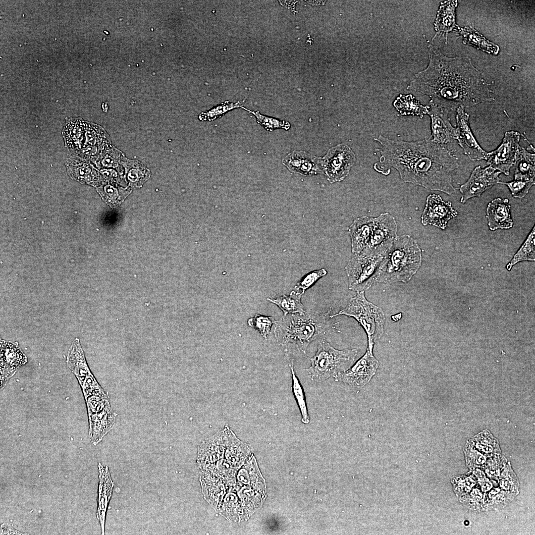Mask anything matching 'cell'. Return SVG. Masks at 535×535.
<instances>
[{"instance_id":"cell-1","label":"cell","mask_w":535,"mask_h":535,"mask_svg":"<svg viewBox=\"0 0 535 535\" xmlns=\"http://www.w3.org/2000/svg\"><path fill=\"white\" fill-rule=\"evenodd\" d=\"M429 63L407 89L428 96L448 111L494 101L490 85L467 56L449 57L429 44Z\"/></svg>"},{"instance_id":"cell-2","label":"cell","mask_w":535,"mask_h":535,"mask_svg":"<svg viewBox=\"0 0 535 535\" xmlns=\"http://www.w3.org/2000/svg\"><path fill=\"white\" fill-rule=\"evenodd\" d=\"M374 140L380 145V163L396 169L404 182L449 195L455 192L452 173L459 167L458 159L445 146L430 139L407 142L379 135Z\"/></svg>"},{"instance_id":"cell-3","label":"cell","mask_w":535,"mask_h":535,"mask_svg":"<svg viewBox=\"0 0 535 535\" xmlns=\"http://www.w3.org/2000/svg\"><path fill=\"white\" fill-rule=\"evenodd\" d=\"M325 314L306 312L288 314L276 321L274 334L277 342L285 349L292 344L300 353L306 354L309 344L325 340L337 330V323Z\"/></svg>"},{"instance_id":"cell-4","label":"cell","mask_w":535,"mask_h":535,"mask_svg":"<svg viewBox=\"0 0 535 535\" xmlns=\"http://www.w3.org/2000/svg\"><path fill=\"white\" fill-rule=\"evenodd\" d=\"M422 259L416 239L407 234L397 236L384 256L376 282H408L420 268Z\"/></svg>"},{"instance_id":"cell-5","label":"cell","mask_w":535,"mask_h":535,"mask_svg":"<svg viewBox=\"0 0 535 535\" xmlns=\"http://www.w3.org/2000/svg\"><path fill=\"white\" fill-rule=\"evenodd\" d=\"M357 354L356 349L338 350L325 340H321L316 353L310 358V366L304 370L316 382H322L331 377L334 378L353 365Z\"/></svg>"},{"instance_id":"cell-6","label":"cell","mask_w":535,"mask_h":535,"mask_svg":"<svg viewBox=\"0 0 535 535\" xmlns=\"http://www.w3.org/2000/svg\"><path fill=\"white\" fill-rule=\"evenodd\" d=\"M340 315L352 317L360 324L367 334V349L373 352L375 342L384 333L385 317L382 309L369 301L364 291H358L344 309L330 317Z\"/></svg>"},{"instance_id":"cell-7","label":"cell","mask_w":535,"mask_h":535,"mask_svg":"<svg viewBox=\"0 0 535 535\" xmlns=\"http://www.w3.org/2000/svg\"><path fill=\"white\" fill-rule=\"evenodd\" d=\"M384 255L367 251L353 253L345 267L349 289L356 292L364 291L376 282Z\"/></svg>"},{"instance_id":"cell-8","label":"cell","mask_w":535,"mask_h":535,"mask_svg":"<svg viewBox=\"0 0 535 535\" xmlns=\"http://www.w3.org/2000/svg\"><path fill=\"white\" fill-rule=\"evenodd\" d=\"M66 363L76 375L85 399L92 395L106 394L90 372L80 340L77 338L73 340L69 349Z\"/></svg>"},{"instance_id":"cell-9","label":"cell","mask_w":535,"mask_h":535,"mask_svg":"<svg viewBox=\"0 0 535 535\" xmlns=\"http://www.w3.org/2000/svg\"><path fill=\"white\" fill-rule=\"evenodd\" d=\"M322 160L323 172L328 181L333 183L348 176L355 162L356 156L347 145L340 144L330 148Z\"/></svg>"},{"instance_id":"cell-10","label":"cell","mask_w":535,"mask_h":535,"mask_svg":"<svg viewBox=\"0 0 535 535\" xmlns=\"http://www.w3.org/2000/svg\"><path fill=\"white\" fill-rule=\"evenodd\" d=\"M397 222L394 217L389 213H382L373 217L371 238L364 250L385 254L397 236Z\"/></svg>"},{"instance_id":"cell-11","label":"cell","mask_w":535,"mask_h":535,"mask_svg":"<svg viewBox=\"0 0 535 535\" xmlns=\"http://www.w3.org/2000/svg\"><path fill=\"white\" fill-rule=\"evenodd\" d=\"M520 140V134L518 132L513 130L506 132L498 147L489 153L486 164L509 175L510 169L515 162Z\"/></svg>"},{"instance_id":"cell-12","label":"cell","mask_w":535,"mask_h":535,"mask_svg":"<svg viewBox=\"0 0 535 535\" xmlns=\"http://www.w3.org/2000/svg\"><path fill=\"white\" fill-rule=\"evenodd\" d=\"M500 173L489 165L484 168L476 166L469 179L459 188L462 194L460 202L463 204L470 199L480 197L484 192L498 184Z\"/></svg>"},{"instance_id":"cell-13","label":"cell","mask_w":535,"mask_h":535,"mask_svg":"<svg viewBox=\"0 0 535 535\" xmlns=\"http://www.w3.org/2000/svg\"><path fill=\"white\" fill-rule=\"evenodd\" d=\"M379 366L373 353L367 349L365 354L345 372L334 378L350 386L362 387L375 374Z\"/></svg>"},{"instance_id":"cell-14","label":"cell","mask_w":535,"mask_h":535,"mask_svg":"<svg viewBox=\"0 0 535 535\" xmlns=\"http://www.w3.org/2000/svg\"><path fill=\"white\" fill-rule=\"evenodd\" d=\"M456 111L457 127L456 139L463 149L464 154L473 161L487 160L489 153L483 150L474 137L469 124V114L465 111L463 107L457 108Z\"/></svg>"},{"instance_id":"cell-15","label":"cell","mask_w":535,"mask_h":535,"mask_svg":"<svg viewBox=\"0 0 535 535\" xmlns=\"http://www.w3.org/2000/svg\"><path fill=\"white\" fill-rule=\"evenodd\" d=\"M458 214L450 202H445L439 195L430 194L427 198L421 222L424 225H431L444 230L449 220Z\"/></svg>"},{"instance_id":"cell-16","label":"cell","mask_w":535,"mask_h":535,"mask_svg":"<svg viewBox=\"0 0 535 535\" xmlns=\"http://www.w3.org/2000/svg\"><path fill=\"white\" fill-rule=\"evenodd\" d=\"M65 165L70 178L81 183L97 187L105 181L99 170L89 160L69 155L66 159Z\"/></svg>"},{"instance_id":"cell-17","label":"cell","mask_w":535,"mask_h":535,"mask_svg":"<svg viewBox=\"0 0 535 535\" xmlns=\"http://www.w3.org/2000/svg\"><path fill=\"white\" fill-rule=\"evenodd\" d=\"M428 105V114L431 119V140L445 146L456 139L457 129L450 123L449 111L437 106L430 101Z\"/></svg>"},{"instance_id":"cell-18","label":"cell","mask_w":535,"mask_h":535,"mask_svg":"<svg viewBox=\"0 0 535 535\" xmlns=\"http://www.w3.org/2000/svg\"><path fill=\"white\" fill-rule=\"evenodd\" d=\"M27 358L17 344L11 342L0 341V388L17 371L27 363Z\"/></svg>"},{"instance_id":"cell-19","label":"cell","mask_w":535,"mask_h":535,"mask_svg":"<svg viewBox=\"0 0 535 535\" xmlns=\"http://www.w3.org/2000/svg\"><path fill=\"white\" fill-rule=\"evenodd\" d=\"M283 164L291 172L304 176L323 173L322 160L303 151H293L282 159Z\"/></svg>"},{"instance_id":"cell-20","label":"cell","mask_w":535,"mask_h":535,"mask_svg":"<svg viewBox=\"0 0 535 535\" xmlns=\"http://www.w3.org/2000/svg\"><path fill=\"white\" fill-rule=\"evenodd\" d=\"M98 471L99 485L96 516L101 526L102 534L104 535L106 513L112 496L114 483L107 466L104 467L101 463H99Z\"/></svg>"},{"instance_id":"cell-21","label":"cell","mask_w":535,"mask_h":535,"mask_svg":"<svg viewBox=\"0 0 535 535\" xmlns=\"http://www.w3.org/2000/svg\"><path fill=\"white\" fill-rule=\"evenodd\" d=\"M486 217L490 230L508 229L512 227L511 205L508 199L496 198L489 202L486 210Z\"/></svg>"},{"instance_id":"cell-22","label":"cell","mask_w":535,"mask_h":535,"mask_svg":"<svg viewBox=\"0 0 535 535\" xmlns=\"http://www.w3.org/2000/svg\"><path fill=\"white\" fill-rule=\"evenodd\" d=\"M116 415L111 409L110 404L99 412L88 415L89 437L94 445L101 442L112 428Z\"/></svg>"},{"instance_id":"cell-23","label":"cell","mask_w":535,"mask_h":535,"mask_svg":"<svg viewBox=\"0 0 535 535\" xmlns=\"http://www.w3.org/2000/svg\"><path fill=\"white\" fill-rule=\"evenodd\" d=\"M86 129V121L81 117L66 119L61 134L69 155H76L83 147Z\"/></svg>"},{"instance_id":"cell-24","label":"cell","mask_w":535,"mask_h":535,"mask_svg":"<svg viewBox=\"0 0 535 535\" xmlns=\"http://www.w3.org/2000/svg\"><path fill=\"white\" fill-rule=\"evenodd\" d=\"M373 226V217L362 216L354 220L348 228L352 252L359 253L368 246Z\"/></svg>"},{"instance_id":"cell-25","label":"cell","mask_w":535,"mask_h":535,"mask_svg":"<svg viewBox=\"0 0 535 535\" xmlns=\"http://www.w3.org/2000/svg\"><path fill=\"white\" fill-rule=\"evenodd\" d=\"M457 4V0H449L440 3L434 23L436 31L434 37L437 35H445L447 39L449 32L458 28L455 22V9Z\"/></svg>"},{"instance_id":"cell-26","label":"cell","mask_w":535,"mask_h":535,"mask_svg":"<svg viewBox=\"0 0 535 535\" xmlns=\"http://www.w3.org/2000/svg\"><path fill=\"white\" fill-rule=\"evenodd\" d=\"M120 164L125 170L129 185L132 188H140L150 178V170L139 160L128 159L124 155Z\"/></svg>"},{"instance_id":"cell-27","label":"cell","mask_w":535,"mask_h":535,"mask_svg":"<svg viewBox=\"0 0 535 535\" xmlns=\"http://www.w3.org/2000/svg\"><path fill=\"white\" fill-rule=\"evenodd\" d=\"M535 153L520 146L515 162L514 179L528 181L535 179Z\"/></svg>"},{"instance_id":"cell-28","label":"cell","mask_w":535,"mask_h":535,"mask_svg":"<svg viewBox=\"0 0 535 535\" xmlns=\"http://www.w3.org/2000/svg\"><path fill=\"white\" fill-rule=\"evenodd\" d=\"M458 33L466 44L473 46L478 50L493 54H498L499 48L494 43L489 41L473 28L465 27L458 28Z\"/></svg>"},{"instance_id":"cell-29","label":"cell","mask_w":535,"mask_h":535,"mask_svg":"<svg viewBox=\"0 0 535 535\" xmlns=\"http://www.w3.org/2000/svg\"><path fill=\"white\" fill-rule=\"evenodd\" d=\"M118 149L111 144L103 149L92 161L96 167L102 169H117L123 170L120 161L124 155Z\"/></svg>"},{"instance_id":"cell-30","label":"cell","mask_w":535,"mask_h":535,"mask_svg":"<svg viewBox=\"0 0 535 535\" xmlns=\"http://www.w3.org/2000/svg\"><path fill=\"white\" fill-rule=\"evenodd\" d=\"M396 110L403 115H417L423 118L428 114L429 106H424L411 94H400L393 103Z\"/></svg>"},{"instance_id":"cell-31","label":"cell","mask_w":535,"mask_h":535,"mask_svg":"<svg viewBox=\"0 0 535 535\" xmlns=\"http://www.w3.org/2000/svg\"><path fill=\"white\" fill-rule=\"evenodd\" d=\"M302 295L292 290L289 295L282 294L275 298H268L267 300L275 304L282 311L283 316L288 314H303L305 311L301 302Z\"/></svg>"},{"instance_id":"cell-32","label":"cell","mask_w":535,"mask_h":535,"mask_svg":"<svg viewBox=\"0 0 535 535\" xmlns=\"http://www.w3.org/2000/svg\"><path fill=\"white\" fill-rule=\"evenodd\" d=\"M111 144L109 135L102 126L86 121L85 140L84 146L97 147L101 151Z\"/></svg>"},{"instance_id":"cell-33","label":"cell","mask_w":535,"mask_h":535,"mask_svg":"<svg viewBox=\"0 0 535 535\" xmlns=\"http://www.w3.org/2000/svg\"><path fill=\"white\" fill-rule=\"evenodd\" d=\"M285 354L289 362H290L289 366L290 369L292 376V390L293 394L296 401L301 415V421L303 423L307 424L310 422V417L303 388L296 374L293 361L289 359V356L287 352H286Z\"/></svg>"},{"instance_id":"cell-34","label":"cell","mask_w":535,"mask_h":535,"mask_svg":"<svg viewBox=\"0 0 535 535\" xmlns=\"http://www.w3.org/2000/svg\"><path fill=\"white\" fill-rule=\"evenodd\" d=\"M535 226L527 236L526 240L506 265V269L510 271L516 264L522 261H535Z\"/></svg>"},{"instance_id":"cell-35","label":"cell","mask_w":535,"mask_h":535,"mask_svg":"<svg viewBox=\"0 0 535 535\" xmlns=\"http://www.w3.org/2000/svg\"><path fill=\"white\" fill-rule=\"evenodd\" d=\"M97 191L105 201L113 204L120 203L131 192L130 189L120 187L115 183L105 181L97 188Z\"/></svg>"},{"instance_id":"cell-36","label":"cell","mask_w":535,"mask_h":535,"mask_svg":"<svg viewBox=\"0 0 535 535\" xmlns=\"http://www.w3.org/2000/svg\"><path fill=\"white\" fill-rule=\"evenodd\" d=\"M244 103V101L236 102L225 101L209 110L201 112L198 116V119L202 121H213L221 117L233 109L241 108Z\"/></svg>"},{"instance_id":"cell-37","label":"cell","mask_w":535,"mask_h":535,"mask_svg":"<svg viewBox=\"0 0 535 535\" xmlns=\"http://www.w3.org/2000/svg\"><path fill=\"white\" fill-rule=\"evenodd\" d=\"M241 108L252 114L255 117L257 122L267 131H272L276 129L288 130L290 128V124L286 121L263 115L259 111H253L243 106Z\"/></svg>"},{"instance_id":"cell-38","label":"cell","mask_w":535,"mask_h":535,"mask_svg":"<svg viewBox=\"0 0 535 535\" xmlns=\"http://www.w3.org/2000/svg\"><path fill=\"white\" fill-rule=\"evenodd\" d=\"M276 321L271 317L265 316L259 314L250 318L248 321L249 326L257 330L266 339L270 333L272 325Z\"/></svg>"},{"instance_id":"cell-39","label":"cell","mask_w":535,"mask_h":535,"mask_svg":"<svg viewBox=\"0 0 535 535\" xmlns=\"http://www.w3.org/2000/svg\"><path fill=\"white\" fill-rule=\"evenodd\" d=\"M327 272L325 268L313 270L305 275L295 285L293 290L303 295L309 288L313 285L319 279L325 275Z\"/></svg>"},{"instance_id":"cell-40","label":"cell","mask_w":535,"mask_h":535,"mask_svg":"<svg viewBox=\"0 0 535 535\" xmlns=\"http://www.w3.org/2000/svg\"><path fill=\"white\" fill-rule=\"evenodd\" d=\"M499 183L506 185L513 197L522 199L528 193L535 181V179L528 181L514 179L508 182L500 181Z\"/></svg>"},{"instance_id":"cell-41","label":"cell","mask_w":535,"mask_h":535,"mask_svg":"<svg viewBox=\"0 0 535 535\" xmlns=\"http://www.w3.org/2000/svg\"><path fill=\"white\" fill-rule=\"evenodd\" d=\"M22 533L15 530L10 525L2 524L0 527V535H23Z\"/></svg>"}]
</instances>
